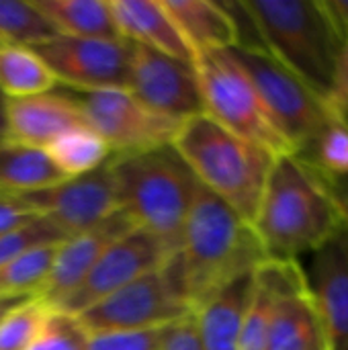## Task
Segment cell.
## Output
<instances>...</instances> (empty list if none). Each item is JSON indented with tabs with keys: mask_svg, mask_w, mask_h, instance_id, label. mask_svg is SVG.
<instances>
[{
	"mask_svg": "<svg viewBox=\"0 0 348 350\" xmlns=\"http://www.w3.org/2000/svg\"><path fill=\"white\" fill-rule=\"evenodd\" d=\"M252 228L269 260H299L328 244L345 224L328 180L285 154L275 158Z\"/></svg>",
	"mask_w": 348,
	"mask_h": 350,
	"instance_id": "cell-1",
	"label": "cell"
},
{
	"mask_svg": "<svg viewBox=\"0 0 348 350\" xmlns=\"http://www.w3.org/2000/svg\"><path fill=\"white\" fill-rule=\"evenodd\" d=\"M176 256L193 312L217 289L269 260L252 224L201 185L193 195Z\"/></svg>",
	"mask_w": 348,
	"mask_h": 350,
	"instance_id": "cell-2",
	"label": "cell"
},
{
	"mask_svg": "<svg viewBox=\"0 0 348 350\" xmlns=\"http://www.w3.org/2000/svg\"><path fill=\"white\" fill-rule=\"evenodd\" d=\"M265 51L322 100H330L345 39L322 0H242Z\"/></svg>",
	"mask_w": 348,
	"mask_h": 350,
	"instance_id": "cell-3",
	"label": "cell"
},
{
	"mask_svg": "<svg viewBox=\"0 0 348 350\" xmlns=\"http://www.w3.org/2000/svg\"><path fill=\"white\" fill-rule=\"evenodd\" d=\"M121 209L156 236L170 254L180 248L185 219L199 180L174 146L109 158Z\"/></svg>",
	"mask_w": 348,
	"mask_h": 350,
	"instance_id": "cell-4",
	"label": "cell"
},
{
	"mask_svg": "<svg viewBox=\"0 0 348 350\" xmlns=\"http://www.w3.org/2000/svg\"><path fill=\"white\" fill-rule=\"evenodd\" d=\"M172 146L201 187L254 221L275 154L230 133L205 113L185 121Z\"/></svg>",
	"mask_w": 348,
	"mask_h": 350,
	"instance_id": "cell-5",
	"label": "cell"
},
{
	"mask_svg": "<svg viewBox=\"0 0 348 350\" xmlns=\"http://www.w3.org/2000/svg\"><path fill=\"white\" fill-rule=\"evenodd\" d=\"M195 70L203 111L209 119L275 156L293 154L287 139L275 127L248 74L230 49L199 53L195 57Z\"/></svg>",
	"mask_w": 348,
	"mask_h": 350,
	"instance_id": "cell-6",
	"label": "cell"
},
{
	"mask_svg": "<svg viewBox=\"0 0 348 350\" xmlns=\"http://www.w3.org/2000/svg\"><path fill=\"white\" fill-rule=\"evenodd\" d=\"M193 314L187 299L178 256L172 254L160 269L142 275L78 316L84 330L94 334L137 332L164 328Z\"/></svg>",
	"mask_w": 348,
	"mask_h": 350,
	"instance_id": "cell-7",
	"label": "cell"
},
{
	"mask_svg": "<svg viewBox=\"0 0 348 350\" xmlns=\"http://www.w3.org/2000/svg\"><path fill=\"white\" fill-rule=\"evenodd\" d=\"M230 53L248 74L275 127L291 146L293 156L304 152L334 117V111L267 51L232 47Z\"/></svg>",
	"mask_w": 348,
	"mask_h": 350,
	"instance_id": "cell-8",
	"label": "cell"
},
{
	"mask_svg": "<svg viewBox=\"0 0 348 350\" xmlns=\"http://www.w3.org/2000/svg\"><path fill=\"white\" fill-rule=\"evenodd\" d=\"M66 90L78 105L84 123L109 146L111 156L172 146L183 125L152 113L129 90L123 88Z\"/></svg>",
	"mask_w": 348,
	"mask_h": 350,
	"instance_id": "cell-9",
	"label": "cell"
},
{
	"mask_svg": "<svg viewBox=\"0 0 348 350\" xmlns=\"http://www.w3.org/2000/svg\"><path fill=\"white\" fill-rule=\"evenodd\" d=\"M33 49L55 82L72 90H107L129 84L131 43L125 39H86L55 35Z\"/></svg>",
	"mask_w": 348,
	"mask_h": 350,
	"instance_id": "cell-10",
	"label": "cell"
},
{
	"mask_svg": "<svg viewBox=\"0 0 348 350\" xmlns=\"http://www.w3.org/2000/svg\"><path fill=\"white\" fill-rule=\"evenodd\" d=\"M127 90L146 109L176 123L205 113L195 62H183L135 43H131Z\"/></svg>",
	"mask_w": 348,
	"mask_h": 350,
	"instance_id": "cell-11",
	"label": "cell"
},
{
	"mask_svg": "<svg viewBox=\"0 0 348 350\" xmlns=\"http://www.w3.org/2000/svg\"><path fill=\"white\" fill-rule=\"evenodd\" d=\"M172 254L150 232L135 228L115 240L94 262L84 281L49 310L80 316L117 289L129 285L146 273L160 269Z\"/></svg>",
	"mask_w": 348,
	"mask_h": 350,
	"instance_id": "cell-12",
	"label": "cell"
},
{
	"mask_svg": "<svg viewBox=\"0 0 348 350\" xmlns=\"http://www.w3.org/2000/svg\"><path fill=\"white\" fill-rule=\"evenodd\" d=\"M37 215L49 219L66 238L94 230L111 215L121 211L117 187L109 164L82 174L66 178L53 187L18 195Z\"/></svg>",
	"mask_w": 348,
	"mask_h": 350,
	"instance_id": "cell-13",
	"label": "cell"
},
{
	"mask_svg": "<svg viewBox=\"0 0 348 350\" xmlns=\"http://www.w3.org/2000/svg\"><path fill=\"white\" fill-rule=\"evenodd\" d=\"M277 299L267 350H326L322 320L299 260H273Z\"/></svg>",
	"mask_w": 348,
	"mask_h": 350,
	"instance_id": "cell-14",
	"label": "cell"
},
{
	"mask_svg": "<svg viewBox=\"0 0 348 350\" xmlns=\"http://www.w3.org/2000/svg\"><path fill=\"white\" fill-rule=\"evenodd\" d=\"M308 285L314 295L326 350H348V232L343 228L312 254Z\"/></svg>",
	"mask_w": 348,
	"mask_h": 350,
	"instance_id": "cell-15",
	"label": "cell"
},
{
	"mask_svg": "<svg viewBox=\"0 0 348 350\" xmlns=\"http://www.w3.org/2000/svg\"><path fill=\"white\" fill-rule=\"evenodd\" d=\"M135 228L137 226L133 224V219L121 209L94 230L64 240L57 246L51 271L41 291L37 293V299L43 301L47 308L55 306L84 281L94 262L115 240H119Z\"/></svg>",
	"mask_w": 348,
	"mask_h": 350,
	"instance_id": "cell-16",
	"label": "cell"
},
{
	"mask_svg": "<svg viewBox=\"0 0 348 350\" xmlns=\"http://www.w3.org/2000/svg\"><path fill=\"white\" fill-rule=\"evenodd\" d=\"M86 125L68 90H49L25 98H6L4 139L45 150L64 131Z\"/></svg>",
	"mask_w": 348,
	"mask_h": 350,
	"instance_id": "cell-17",
	"label": "cell"
},
{
	"mask_svg": "<svg viewBox=\"0 0 348 350\" xmlns=\"http://www.w3.org/2000/svg\"><path fill=\"white\" fill-rule=\"evenodd\" d=\"M109 6L121 39L183 62H195L193 49L162 0H109Z\"/></svg>",
	"mask_w": 348,
	"mask_h": 350,
	"instance_id": "cell-18",
	"label": "cell"
},
{
	"mask_svg": "<svg viewBox=\"0 0 348 350\" xmlns=\"http://www.w3.org/2000/svg\"><path fill=\"white\" fill-rule=\"evenodd\" d=\"M254 273L242 275L195 308V320L205 350H238L244 320L252 301Z\"/></svg>",
	"mask_w": 348,
	"mask_h": 350,
	"instance_id": "cell-19",
	"label": "cell"
},
{
	"mask_svg": "<svg viewBox=\"0 0 348 350\" xmlns=\"http://www.w3.org/2000/svg\"><path fill=\"white\" fill-rule=\"evenodd\" d=\"M162 4L195 57L205 51L232 49L238 45L236 23L222 2L162 0Z\"/></svg>",
	"mask_w": 348,
	"mask_h": 350,
	"instance_id": "cell-20",
	"label": "cell"
},
{
	"mask_svg": "<svg viewBox=\"0 0 348 350\" xmlns=\"http://www.w3.org/2000/svg\"><path fill=\"white\" fill-rule=\"evenodd\" d=\"M66 180L49 154L41 148L0 142V191L4 193H33Z\"/></svg>",
	"mask_w": 348,
	"mask_h": 350,
	"instance_id": "cell-21",
	"label": "cell"
},
{
	"mask_svg": "<svg viewBox=\"0 0 348 350\" xmlns=\"http://www.w3.org/2000/svg\"><path fill=\"white\" fill-rule=\"evenodd\" d=\"M57 35L121 39L109 0H33Z\"/></svg>",
	"mask_w": 348,
	"mask_h": 350,
	"instance_id": "cell-22",
	"label": "cell"
},
{
	"mask_svg": "<svg viewBox=\"0 0 348 350\" xmlns=\"http://www.w3.org/2000/svg\"><path fill=\"white\" fill-rule=\"evenodd\" d=\"M53 74L41 57L21 45H0V94L4 98H25L53 90Z\"/></svg>",
	"mask_w": 348,
	"mask_h": 350,
	"instance_id": "cell-23",
	"label": "cell"
},
{
	"mask_svg": "<svg viewBox=\"0 0 348 350\" xmlns=\"http://www.w3.org/2000/svg\"><path fill=\"white\" fill-rule=\"evenodd\" d=\"M45 152L66 178L88 174L109 162L111 150L88 125H78L57 135Z\"/></svg>",
	"mask_w": 348,
	"mask_h": 350,
	"instance_id": "cell-24",
	"label": "cell"
},
{
	"mask_svg": "<svg viewBox=\"0 0 348 350\" xmlns=\"http://www.w3.org/2000/svg\"><path fill=\"white\" fill-rule=\"evenodd\" d=\"M302 162L314 168L322 178L336 180L348 176V119L334 113V117L320 129L312 144L295 154Z\"/></svg>",
	"mask_w": 348,
	"mask_h": 350,
	"instance_id": "cell-25",
	"label": "cell"
},
{
	"mask_svg": "<svg viewBox=\"0 0 348 350\" xmlns=\"http://www.w3.org/2000/svg\"><path fill=\"white\" fill-rule=\"evenodd\" d=\"M277 299V273L275 262L267 260L254 271L252 301L244 320L238 350H267L273 308Z\"/></svg>",
	"mask_w": 348,
	"mask_h": 350,
	"instance_id": "cell-26",
	"label": "cell"
},
{
	"mask_svg": "<svg viewBox=\"0 0 348 350\" xmlns=\"http://www.w3.org/2000/svg\"><path fill=\"white\" fill-rule=\"evenodd\" d=\"M57 246L33 248L0 267V297H37L51 271Z\"/></svg>",
	"mask_w": 348,
	"mask_h": 350,
	"instance_id": "cell-27",
	"label": "cell"
},
{
	"mask_svg": "<svg viewBox=\"0 0 348 350\" xmlns=\"http://www.w3.org/2000/svg\"><path fill=\"white\" fill-rule=\"evenodd\" d=\"M55 35L53 25L33 2L0 0V45L33 47Z\"/></svg>",
	"mask_w": 348,
	"mask_h": 350,
	"instance_id": "cell-28",
	"label": "cell"
},
{
	"mask_svg": "<svg viewBox=\"0 0 348 350\" xmlns=\"http://www.w3.org/2000/svg\"><path fill=\"white\" fill-rule=\"evenodd\" d=\"M90 334L80 324L78 316L49 310L45 320L27 350H86Z\"/></svg>",
	"mask_w": 348,
	"mask_h": 350,
	"instance_id": "cell-29",
	"label": "cell"
},
{
	"mask_svg": "<svg viewBox=\"0 0 348 350\" xmlns=\"http://www.w3.org/2000/svg\"><path fill=\"white\" fill-rule=\"evenodd\" d=\"M45 314L47 306L37 297H29L27 301L16 306L0 322V350L29 349L45 320Z\"/></svg>",
	"mask_w": 348,
	"mask_h": 350,
	"instance_id": "cell-30",
	"label": "cell"
},
{
	"mask_svg": "<svg viewBox=\"0 0 348 350\" xmlns=\"http://www.w3.org/2000/svg\"><path fill=\"white\" fill-rule=\"evenodd\" d=\"M64 240L68 238L59 228H55L45 217H37L29 226L0 236V267H4L6 262L18 258L21 254L33 248L45 246V244H62Z\"/></svg>",
	"mask_w": 348,
	"mask_h": 350,
	"instance_id": "cell-31",
	"label": "cell"
},
{
	"mask_svg": "<svg viewBox=\"0 0 348 350\" xmlns=\"http://www.w3.org/2000/svg\"><path fill=\"white\" fill-rule=\"evenodd\" d=\"M160 332H162V328L137 330V332L94 334V336H90L86 350H158Z\"/></svg>",
	"mask_w": 348,
	"mask_h": 350,
	"instance_id": "cell-32",
	"label": "cell"
},
{
	"mask_svg": "<svg viewBox=\"0 0 348 350\" xmlns=\"http://www.w3.org/2000/svg\"><path fill=\"white\" fill-rule=\"evenodd\" d=\"M158 350H205L195 314H189L168 326L162 328L160 332V345Z\"/></svg>",
	"mask_w": 348,
	"mask_h": 350,
	"instance_id": "cell-33",
	"label": "cell"
},
{
	"mask_svg": "<svg viewBox=\"0 0 348 350\" xmlns=\"http://www.w3.org/2000/svg\"><path fill=\"white\" fill-rule=\"evenodd\" d=\"M37 217L41 215H37L16 193L0 191V236L29 226Z\"/></svg>",
	"mask_w": 348,
	"mask_h": 350,
	"instance_id": "cell-34",
	"label": "cell"
},
{
	"mask_svg": "<svg viewBox=\"0 0 348 350\" xmlns=\"http://www.w3.org/2000/svg\"><path fill=\"white\" fill-rule=\"evenodd\" d=\"M328 107L348 119V41L345 43L340 62H338V72H336V82H334V90L332 96L328 100Z\"/></svg>",
	"mask_w": 348,
	"mask_h": 350,
	"instance_id": "cell-35",
	"label": "cell"
},
{
	"mask_svg": "<svg viewBox=\"0 0 348 350\" xmlns=\"http://www.w3.org/2000/svg\"><path fill=\"white\" fill-rule=\"evenodd\" d=\"M328 16L332 18L336 31L340 33V37L348 41V0H322Z\"/></svg>",
	"mask_w": 348,
	"mask_h": 350,
	"instance_id": "cell-36",
	"label": "cell"
},
{
	"mask_svg": "<svg viewBox=\"0 0 348 350\" xmlns=\"http://www.w3.org/2000/svg\"><path fill=\"white\" fill-rule=\"evenodd\" d=\"M330 189H332V195L336 199V205L340 209V215H343V224L348 232V176L345 178H336V180H328Z\"/></svg>",
	"mask_w": 348,
	"mask_h": 350,
	"instance_id": "cell-37",
	"label": "cell"
},
{
	"mask_svg": "<svg viewBox=\"0 0 348 350\" xmlns=\"http://www.w3.org/2000/svg\"><path fill=\"white\" fill-rule=\"evenodd\" d=\"M29 297H0V322L23 301H27Z\"/></svg>",
	"mask_w": 348,
	"mask_h": 350,
	"instance_id": "cell-38",
	"label": "cell"
},
{
	"mask_svg": "<svg viewBox=\"0 0 348 350\" xmlns=\"http://www.w3.org/2000/svg\"><path fill=\"white\" fill-rule=\"evenodd\" d=\"M6 131V98L0 94V135Z\"/></svg>",
	"mask_w": 348,
	"mask_h": 350,
	"instance_id": "cell-39",
	"label": "cell"
},
{
	"mask_svg": "<svg viewBox=\"0 0 348 350\" xmlns=\"http://www.w3.org/2000/svg\"><path fill=\"white\" fill-rule=\"evenodd\" d=\"M2 139H4V135H0V142H2Z\"/></svg>",
	"mask_w": 348,
	"mask_h": 350,
	"instance_id": "cell-40",
	"label": "cell"
}]
</instances>
